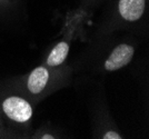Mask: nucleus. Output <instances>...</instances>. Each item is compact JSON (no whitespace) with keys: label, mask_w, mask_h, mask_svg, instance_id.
Returning <instances> with one entry per match:
<instances>
[{"label":"nucleus","mask_w":149,"mask_h":139,"mask_svg":"<svg viewBox=\"0 0 149 139\" xmlns=\"http://www.w3.org/2000/svg\"><path fill=\"white\" fill-rule=\"evenodd\" d=\"M5 114L17 122H26L32 116V108L27 100L20 97H9L2 104Z\"/></svg>","instance_id":"1"},{"label":"nucleus","mask_w":149,"mask_h":139,"mask_svg":"<svg viewBox=\"0 0 149 139\" xmlns=\"http://www.w3.org/2000/svg\"><path fill=\"white\" fill-rule=\"evenodd\" d=\"M134 54L135 49L131 46L126 44H119L112 50L109 58L106 60L105 68L108 71H116L123 68L130 63L134 57Z\"/></svg>","instance_id":"2"},{"label":"nucleus","mask_w":149,"mask_h":139,"mask_svg":"<svg viewBox=\"0 0 149 139\" xmlns=\"http://www.w3.org/2000/svg\"><path fill=\"white\" fill-rule=\"evenodd\" d=\"M145 6L146 0H119L118 9L125 20L136 21L143 15Z\"/></svg>","instance_id":"3"},{"label":"nucleus","mask_w":149,"mask_h":139,"mask_svg":"<svg viewBox=\"0 0 149 139\" xmlns=\"http://www.w3.org/2000/svg\"><path fill=\"white\" fill-rule=\"evenodd\" d=\"M49 79V72L45 67H38L32 70L28 78L27 86L29 91L32 94H39L45 89Z\"/></svg>","instance_id":"4"},{"label":"nucleus","mask_w":149,"mask_h":139,"mask_svg":"<svg viewBox=\"0 0 149 139\" xmlns=\"http://www.w3.org/2000/svg\"><path fill=\"white\" fill-rule=\"evenodd\" d=\"M68 52L69 44L65 41L59 42L50 52L49 57L47 59V65L50 67H57V66L61 65L66 60V58L68 56Z\"/></svg>","instance_id":"5"},{"label":"nucleus","mask_w":149,"mask_h":139,"mask_svg":"<svg viewBox=\"0 0 149 139\" xmlns=\"http://www.w3.org/2000/svg\"><path fill=\"white\" fill-rule=\"evenodd\" d=\"M104 139H121L120 137V135L117 133L116 131H108V133H106L104 135Z\"/></svg>","instance_id":"6"},{"label":"nucleus","mask_w":149,"mask_h":139,"mask_svg":"<svg viewBox=\"0 0 149 139\" xmlns=\"http://www.w3.org/2000/svg\"><path fill=\"white\" fill-rule=\"evenodd\" d=\"M41 138L42 139H54L55 137H54V136H51V135H44Z\"/></svg>","instance_id":"7"}]
</instances>
